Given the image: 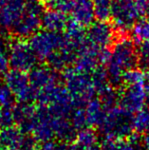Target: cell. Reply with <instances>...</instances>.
Listing matches in <instances>:
<instances>
[{
  "label": "cell",
  "mask_w": 149,
  "mask_h": 150,
  "mask_svg": "<svg viewBox=\"0 0 149 150\" xmlns=\"http://www.w3.org/2000/svg\"><path fill=\"white\" fill-rule=\"evenodd\" d=\"M137 64V50L132 41L126 38L120 39L113 47L110 60L107 64L109 83L113 86H119L123 82L124 73L135 68Z\"/></svg>",
  "instance_id": "cell-1"
},
{
  "label": "cell",
  "mask_w": 149,
  "mask_h": 150,
  "mask_svg": "<svg viewBox=\"0 0 149 150\" xmlns=\"http://www.w3.org/2000/svg\"><path fill=\"white\" fill-rule=\"evenodd\" d=\"M147 0H113L111 17L119 33H126L144 15Z\"/></svg>",
  "instance_id": "cell-2"
},
{
  "label": "cell",
  "mask_w": 149,
  "mask_h": 150,
  "mask_svg": "<svg viewBox=\"0 0 149 150\" xmlns=\"http://www.w3.org/2000/svg\"><path fill=\"white\" fill-rule=\"evenodd\" d=\"M130 112L121 106H112L107 109L103 120L97 126L105 137L128 138L133 134V124Z\"/></svg>",
  "instance_id": "cell-3"
},
{
  "label": "cell",
  "mask_w": 149,
  "mask_h": 150,
  "mask_svg": "<svg viewBox=\"0 0 149 150\" xmlns=\"http://www.w3.org/2000/svg\"><path fill=\"white\" fill-rule=\"evenodd\" d=\"M63 79L66 88L78 105H85L97 93L90 73L79 71L74 67H66Z\"/></svg>",
  "instance_id": "cell-4"
},
{
  "label": "cell",
  "mask_w": 149,
  "mask_h": 150,
  "mask_svg": "<svg viewBox=\"0 0 149 150\" xmlns=\"http://www.w3.org/2000/svg\"><path fill=\"white\" fill-rule=\"evenodd\" d=\"M44 4L41 0H27L25 11L15 26L11 29L17 38H28L39 30L42 26Z\"/></svg>",
  "instance_id": "cell-5"
},
{
  "label": "cell",
  "mask_w": 149,
  "mask_h": 150,
  "mask_svg": "<svg viewBox=\"0 0 149 150\" xmlns=\"http://www.w3.org/2000/svg\"><path fill=\"white\" fill-rule=\"evenodd\" d=\"M29 43L37 59L47 61L53 53L62 49L65 44V35L44 29L31 35Z\"/></svg>",
  "instance_id": "cell-6"
},
{
  "label": "cell",
  "mask_w": 149,
  "mask_h": 150,
  "mask_svg": "<svg viewBox=\"0 0 149 150\" xmlns=\"http://www.w3.org/2000/svg\"><path fill=\"white\" fill-rule=\"evenodd\" d=\"M9 60L13 69L27 72L36 66L37 57L30 43L22 38H17L10 43Z\"/></svg>",
  "instance_id": "cell-7"
},
{
  "label": "cell",
  "mask_w": 149,
  "mask_h": 150,
  "mask_svg": "<svg viewBox=\"0 0 149 150\" xmlns=\"http://www.w3.org/2000/svg\"><path fill=\"white\" fill-rule=\"evenodd\" d=\"M4 81L11 88L19 103H32L36 101L37 91L30 84L29 75L25 71L11 69L4 74Z\"/></svg>",
  "instance_id": "cell-8"
},
{
  "label": "cell",
  "mask_w": 149,
  "mask_h": 150,
  "mask_svg": "<svg viewBox=\"0 0 149 150\" xmlns=\"http://www.w3.org/2000/svg\"><path fill=\"white\" fill-rule=\"evenodd\" d=\"M148 94L144 85H129L119 94V102L123 108L135 113L144 108Z\"/></svg>",
  "instance_id": "cell-9"
},
{
  "label": "cell",
  "mask_w": 149,
  "mask_h": 150,
  "mask_svg": "<svg viewBox=\"0 0 149 150\" xmlns=\"http://www.w3.org/2000/svg\"><path fill=\"white\" fill-rule=\"evenodd\" d=\"M31 134L40 143L52 141L54 137L52 128V114L48 106L40 105L36 109Z\"/></svg>",
  "instance_id": "cell-10"
},
{
  "label": "cell",
  "mask_w": 149,
  "mask_h": 150,
  "mask_svg": "<svg viewBox=\"0 0 149 150\" xmlns=\"http://www.w3.org/2000/svg\"><path fill=\"white\" fill-rule=\"evenodd\" d=\"M27 0H0V29L9 30L20 20Z\"/></svg>",
  "instance_id": "cell-11"
},
{
  "label": "cell",
  "mask_w": 149,
  "mask_h": 150,
  "mask_svg": "<svg viewBox=\"0 0 149 150\" xmlns=\"http://www.w3.org/2000/svg\"><path fill=\"white\" fill-rule=\"evenodd\" d=\"M85 39L97 49L107 48L114 39V30L107 21L98 20L88 27V31H85Z\"/></svg>",
  "instance_id": "cell-12"
},
{
  "label": "cell",
  "mask_w": 149,
  "mask_h": 150,
  "mask_svg": "<svg viewBox=\"0 0 149 150\" xmlns=\"http://www.w3.org/2000/svg\"><path fill=\"white\" fill-rule=\"evenodd\" d=\"M30 84L36 91L59 84V76L56 70L49 66H35L30 70Z\"/></svg>",
  "instance_id": "cell-13"
},
{
  "label": "cell",
  "mask_w": 149,
  "mask_h": 150,
  "mask_svg": "<svg viewBox=\"0 0 149 150\" xmlns=\"http://www.w3.org/2000/svg\"><path fill=\"white\" fill-rule=\"evenodd\" d=\"M13 108L15 123L18 125V127L24 133L31 132L37 108L30 103H19Z\"/></svg>",
  "instance_id": "cell-14"
},
{
  "label": "cell",
  "mask_w": 149,
  "mask_h": 150,
  "mask_svg": "<svg viewBox=\"0 0 149 150\" xmlns=\"http://www.w3.org/2000/svg\"><path fill=\"white\" fill-rule=\"evenodd\" d=\"M71 20L75 21L82 27H89L94 23L95 13L92 2L89 0H76L70 11Z\"/></svg>",
  "instance_id": "cell-15"
},
{
  "label": "cell",
  "mask_w": 149,
  "mask_h": 150,
  "mask_svg": "<svg viewBox=\"0 0 149 150\" xmlns=\"http://www.w3.org/2000/svg\"><path fill=\"white\" fill-rule=\"evenodd\" d=\"M142 140L132 134L128 138L105 137L100 147L102 150H140Z\"/></svg>",
  "instance_id": "cell-16"
},
{
  "label": "cell",
  "mask_w": 149,
  "mask_h": 150,
  "mask_svg": "<svg viewBox=\"0 0 149 150\" xmlns=\"http://www.w3.org/2000/svg\"><path fill=\"white\" fill-rule=\"evenodd\" d=\"M52 128L54 137L61 142H71L75 140L77 132L69 118L52 114Z\"/></svg>",
  "instance_id": "cell-17"
},
{
  "label": "cell",
  "mask_w": 149,
  "mask_h": 150,
  "mask_svg": "<svg viewBox=\"0 0 149 150\" xmlns=\"http://www.w3.org/2000/svg\"><path fill=\"white\" fill-rule=\"evenodd\" d=\"M68 22L66 13L56 10L50 9L44 11L42 15V26L44 27L45 30H48L61 33L66 29Z\"/></svg>",
  "instance_id": "cell-18"
},
{
  "label": "cell",
  "mask_w": 149,
  "mask_h": 150,
  "mask_svg": "<svg viewBox=\"0 0 149 150\" xmlns=\"http://www.w3.org/2000/svg\"><path fill=\"white\" fill-rule=\"evenodd\" d=\"M85 111L88 126H98L107 112V108L100 99L92 98L85 105Z\"/></svg>",
  "instance_id": "cell-19"
},
{
  "label": "cell",
  "mask_w": 149,
  "mask_h": 150,
  "mask_svg": "<svg viewBox=\"0 0 149 150\" xmlns=\"http://www.w3.org/2000/svg\"><path fill=\"white\" fill-rule=\"evenodd\" d=\"M25 134L19 127L11 126L0 131V144L7 150L18 149Z\"/></svg>",
  "instance_id": "cell-20"
},
{
  "label": "cell",
  "mask_w": 149,
  "mask_h": 150,
  "mask_svg": "<svg viewBox=\"0 0 149 150\" xmlns=\"http://www.w3.org/2000/svg\"><path fill=\"white\" fill-rule=\"evenodd\" d=\"M75 144L82 150H89L98 146V135L93 129L84 127L76 133Z\"/></svg>",
  "instance_id": "cell-21"
},
{
  "label": "cell",
  "mask_w": 149,
  "mask_h": 150,
  "mask_svg": "<svg viewBox=\"0 0 149 150\" xmlns=\"http://www.w3.org/2000/svg\"><path fill=\"white\" fill-rule=\"evenodd\" d=\"M5 30L0 29V74H5L10 67L9 48L11 39Z\"/></svg>",
  "instance_id": "cell-22"
},
{
  "label": "cell",
  "mask_w": 149,
  "mask_h": 150,
  "mask_svg": "<svg viewBox=\"0 0 149 150\" xmlns=\"http://www.w3.org/2000/svg\"><path fill=\"white\" fill-rule=\"evenodd\" d=\"M132 40L137 44H145L149 43V20L141 19L137 21L131 28Z\"/></svg>",
  "instance_id": "cell-23"
},
{
  "label": "cell",
  "mask_w": 149,
  "mask_h": 150,
  "mask_svg": "<svg viewBox=\"0 0 149 150\" xmlns=\"http://www.w3.org/2000/svg\"><path fill=\"white\" fill-rule=\"evenodd\" d=\"M133 130L137 134H145L149 132V108L144 106L135 112L132 118Z\"/></svg>",
  "instance_id": "cell-24"
},
{
  "label": "cell",
  "mask_w": 149,
  "mask_h": 150,
  "mask_svg": "<svg viewBox=\"0 0 149 150\" xmlns=\"http://www.w3.org/2000/svg\"><path fill=\"white\" fill-rule=\"evenodd\" d=\"M113 0H92L95 17L99 21H107L111 17Z\"/></svg>",
  "instance_id": "cell-25"
},
{
  "label": "cell",
  "mask_w": 149,
  "mask_h": 150,
  "mask_svg": "<svg viewBox=\"0 0 149 150\" xmlns=\"http://www.w3.org/2000/svg\"><path fill=\"white\" fill-rule=\"evenodd\" d=\"M91 77H92V81H93V84H94V86H95L97 93H100L101 91H103L104 89H105L110 86L109 85L110 83H109L107 71V69H105L103 68L98 67V68L91 73Z\"/></svg>",
  "instance_id": "cell-26"
},
{
  "label": "cell",
  "mask_w": 149,
  "mask_h": 150,
  "mask_svg": "<svg viewBox=\"0 0 149 150\" xmlns=\"http://www.w3.org/2000/svg\"><path fill=\"white\" fill-rule=\"evenodd\" d=\"M146 80V75L144 74L143 69L132 68L126 70L123 75V82L126 86L129 85H144Z\"/></svg>",
  "instance_id": "cell-27"
},
{
  "label": "cell",
  "mask_w": 149,
  "mask_h": 150,
  "mask_svg": "<svg viewBox=\"0 0 149 150\" xmlns=\"http://www.w3.org/2000/svg\"><path fill=\"white\" fill-rule=\"evenodd\" d=\"M69 120L76 130L87 127V117H85V105H76L69 115Z\"/></svg>",
  "instance_id": "cell-28"
},
{
  "label": "cell",
  "mask_w": 149,
  "mask_h": 150,
  "mask_svg": "<svg viewBox=\"0 0 149 150\" xmlns=\"http://www.w3.org/2000/svg\"><path fill=\"white\" fill-rule=\"evenodd\" d=\"M98 94L100 96L99 99L103 103L105 108H107V109L114 106L116 103L119 101V94L110 86Z\"/></svg>",
  "instance_id": "cell-29"
},
{
  "label": "cell",
  "mask_w": 149,
  "mask_h": 150,
  "mask_svg": "<svg viewBox=\"0 0 149 150\" xmlns=\"http://www.w3.org/2000/svg\"><path fill=\"white\" fill-rule=\"evenodd\" d=\"M15 123L13 108L10 106L0 105V129H5L13 126Z\"/></svg>",
  "instance_id": "cell-30"
},
{
  "label": "cell",
  "mask_w": 149,
  "mask_h": 150,
  "mask_svg": "<svg viewBox=\"0 0 149 150\" xmlns=\"http://www.w3.org/2000/svg\"><path fill=\"white\" fill-rule=\"evenodd\" d=\"M16 97L7 85L0 86V105L13 108Z\"/></svg>",
  "instance_id": "cell-31"
},
{
  "label": "cell",
  "mask_w": 149,
  "mask_h": 150,
  "mask_svg": "<svg viewBox=\"0 0 149 150\" xmlns=\"http://www.w3.org/2000/svg\"><path fill=\"white\" fill-rule=\"evenodd\" d=\"M73 4V0H46V5L49 9L59 11L64 13H70Z\"/></svg>",
  "instance_id": "cell-32"
},
{
  "label": "cell",
  "mask_w": 149,
  "mask_h": 150,
  "mask_svg": "<svg viewBox=\"0 0 149 150\" xmlns=\"http://www.w3.org/2000/svg\"><path fill=\"white\" fill-rule=\"evenodd\" d=\"M137 60L142 69H149V43L141 44L137 50Z\"/></svg>",
  "instance_id": "cell-33"
},
{
  "label": "cell",
  "mask_w": 149,
  "mask_h": 150,
  "mask_svg": "<svg viewBox=\"0 0 149 150\" xmlns=\"http://www.w3.org/2000/svg\"><path fill=\"white\" fill-rule=\"evenodd\" d=\"M38 146V142L35 140V138L27 135L26 133L19 146V150H37Z\"/></svg>",
  "instance_id": "cell-34"
},
{
  "label": "cell",
  "mask_w": 149,
  "mask_h": 150,
  "mask_svg": "<svg viewBox=\"0 0 149 150\" xmlns=\"http://www.w3.org/2000/svg\"><path fill=\"white\" fill-rule=\"evenodd\" d=\"M111 57V50H109L107 48L101 49L99 50V54H98V59H99L100 64L107 65L110 60Z\"/></svg>",
  "instance_id": "cell-35"
},
{
  "label": "cell",
  "mask_w": 149,
  "mask_h": 150,
  "mask_svg": "<svg viewBox=\"0 0 149 150\" xmlns=\"http://www.w3.org/2000/svg\"><path fill=\"white\" fill-rule=\"evenodd\" d=\"M57 148H58V144H56L52 141H48L42 143L38 146L37 150H57Z\"/></svg>",
  "instance_id": "cell-36"
},
{
  "label": "cell",
  "mask_w": 149,
  "mask_h": 150,
  "mask_svg": "<svg viewBox=\"0 0 149 150\" xmlns=\"http://www.w3.org/2000/svg\"><path fill=\"white\" fill-rule=\"evenodd\" d=\"M57 150H82L78 145L69 144V142H62V144H58Z\"/></svg>",
  "instance_id": "cell-37"
},
{
  "label": "cell",
  "mask_w": 149,
  "mask_h": 150,
  "mask_svg": "<svg viewBox=\"0 0 149 150\" xmlns=\"http://www.w3.org/2000/svg\"><path fill=\"white\" fill-rule=\"evenodd\" d=\"M142 145L143 150H149V132L144 134L143 138L142 139Z\"/></svg>",
  "instance_id": "cell-38"
},
{
  "label": "cell",
  "mask_w": 149,
  "mask_h": 150,
  "mask_svg": "<svg viewBox=\"0 0 149 150\" xmlns=\"http://www.w3.org/2000/svg\"><path fill=\"white\" fill-rule=\"evenodd\" d=\"M144 85H145V86H144V88H145V89H146V92L149 95V71H148V73L146 75V80H145V84H144Z\"/></svg>",
  "instance_id": "cell-39"
},
{
  "label": "cell",
  "mask_w": 149,
  "mask_h": 150,
  "mask_svg": "<svg viewBox=\"0 0 149 150\" xmlns=\"http://www.w3.org/2000/svg\"><path fill=\"white\" fill-rule=\"evenodd\" d=\"M144 15L146 16V19L149 20V0H147L146 6H145V11H144Z\"/></svg>",
  "instance_id": "cell-40"
},
{
  "label": "cell",
  "mask_w": 149,
  "mask_h": 150,
  "mask_svg": "<svg viewBox=\"0 0 149 150\" xmlns=\"http://www.w3.org/2000/svg\"><path fill=\"white\" fill-rule=\"evenodd\" d=\"M10 150H18V149H10Z\"/></svg>",
  "instance_id": "cell-41"
},
{
  "label": "cell",
  "mask_w": 149,
  "mask_h": 150,
  "mask_svg": "<svg viewBox=\"0 0 149 150\" xmlns=\"http://www.w3.org/2000/svg\"><path fill=\"white\" fill-rule=\"evenodd\" d=\"M0 150H2V149H0Z\"/></svg>",
  "instance_id": "cell-42"
}]
</instances>
